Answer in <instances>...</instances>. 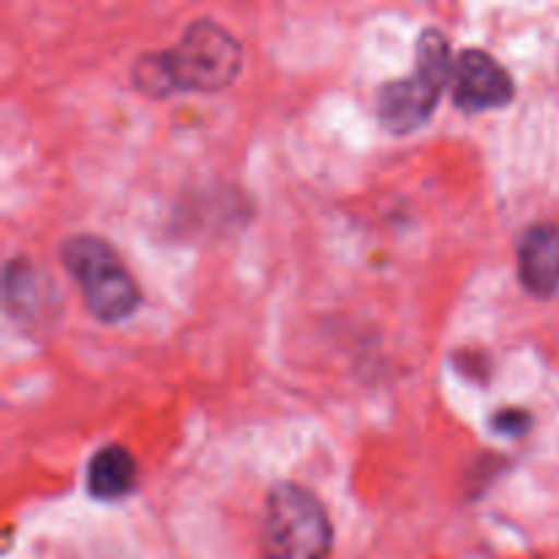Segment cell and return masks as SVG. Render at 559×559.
I'll return each mask as SVG.
<instances>
[{
  "label": "cell",
  "mask_w": 559,
  "mask_h": 559,
  "mask_svg": "<svg viewBox=\"0 0 559 559\" xmlns=\"http://www.w3.org/2000/svg\"><path fill=\"white\" fill-rule=\"evenodd\" d=\"M530 418L527 413H522V409H511V413H497L495 418V429L502 431V435L508 437H519L524 429H527Z\"/></svg>",
  "instance_id": "obj_9"
},
{
  "label": "cell",
  "mask_w": 559,
  "mask_h": 559,
  "mask_svg": "<svg viewBox=\"0 0 559 559\" xmlns=\"http://www.w3.org/2000/svg\"><path fill=\"white\" fill-rule=\"evenodd\" d=\"M519 282L533 298L549 300L559 293V224L538 222L524 229L516 251Z\"/></svg>",
  "instance_id": "obj_6"
},
{
  "label": "cell",
  "mask_w": 559,
  "mask_h": 559,
  "mask_svg": "<svg viewBox=\"0 0 559 559\" xmlns=\"http://www.w3.org/2000/svg\"><path fill=\"white\" fill-rule=\"evenodd\" d=\"M5 282V306L9 311H14L16 317H25L33 309V300H36V271L27 260H11L5 265L3 273Z\"/></svg>",
  "instance_id": "obj_8"
},
{
  "label": "cell",
  "mask_w": 559,
  "mask_h": 559,
  "mask_svg": "<svg viewBox=\"0 0 559 559\" xmlns=\"http://www.w3.org/2000/svg\"><path fill=\"white\" fill-rule=\"evenodd\" d=\"M453 104L464 112H486L513 102V76L484 49H464L453 63Z\"/></svg>",
  "instance_id": "obj_5"
},
{
  "label": "cell",
  "mask_w": 559,
  "mask_h": 559,
  "mask_svg": "<svg viewBox=\"0 0 559 559\" xmlns=\"http://www.w3.org/2000/svg\"><path fill=\"white\" fill-rule=\"evenodd\" d=\"M60 262L80 287L87 311L102 322H123L140 306V287L120 257L96 235H74L60 246Z\"/></svg>",
  "instance_id": "obj_4"
},
{
  "label": "cell",
  "mask_w": 559,
  "mask_h": 559,
  "mask_svg": "<svg viewBox=\"0 0 559 559\" xmlns=\"http://www.w3.org/2000/svg\"><path fill=\"white\" fill-rule=\"evenodd\" d=\"M451 80V44L442 31L426 27L415 49L413 74L385 82L377 93V118L391 134H413L429 123Z\"/></svg>",
  "instance_id": "obj_2"
},
{
  "label": "cell",
  "mask_w": 559,
  "mask_h": 559,
  "mask_svg": "<svg viewBox=\"0 0 559 559\" xmlns=\"http://www.w3.org/2000/svg\"><path fill=\"white\" fill-rule=\"evenodd\" d=\"M87 495L102 502L129 497L136 480V462L123 445H104L87 462Z\"/></svg>",
  "instance_id": "obj_7"
},
{
  "label": "cell",
  "mask_w": 559,
  "mask_h": 559,
  "mask_svg": "<svg viewBox=\"0 0 559 559\" xmlns=\"http://www.w3.org/2000/svg\"><path fill=\"white\" fill-rule=\"evenodd\" d=\"M243 63L240 41L216 20H194L178 44L136 58L131 76L147 96L169 93H213L227 87Z\"/></svg>",
  "instance_id": "obj_1"
},
{
  "label": "cell",
  "mask_w": 559,
  "mask_h": 559,
  "mask_svg": "<svg viewBox=\"0 0 559 559\" xmlns=\"http://www.w3.org/2000/svg\"><path fill=\"white\" fill-rule=\"evenodd\" d=\"M333 527L322 502L298 484H278L265 500L260 559H325Z\"/></svg>",
  "instance_id": "obj_3"
}]
</instances>
